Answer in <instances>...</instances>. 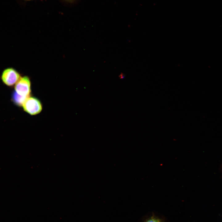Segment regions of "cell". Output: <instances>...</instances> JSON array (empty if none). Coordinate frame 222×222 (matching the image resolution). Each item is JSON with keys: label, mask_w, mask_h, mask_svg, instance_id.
<instances>
[{"label": "cell", "mask_w": 222, "mask_h": 222, "mask_svg": "<svg viewBox=\"0 0 222 222\" xmlns=\"http://www.w3.org/2000/svg\"><path fill=\"white\" fill-rule=\"evenodd\" d=\"M21 77L20 74L15 69L12 67H9L3 71L1 79L6 85L12 87L16 84Z\"/></svg>", "instance_id": "6da1fadb"}, {"label": "cell", "mask_w": 222, "mask_h": 222, "mask_svg": "<svg viewBox=\"0 0 222 222\" xmlns=\"http://www.w3.org/2000/svg\"><path fill=\"white\" fill-rule=\"evenodd\" d=\"M22 106L24 111L31 115H35L39 113L42 109L40 101L34 97H28Z\"/></svg>", "instance_id": "7a4b0ae2"}, {"label": "cell", "mask_w": 222, "mask_h": 222, "mask_svg": "<svg viewBox=\"0 0 222 222\" xmlns=\"http://www.w3.org/2000/svg\"><path fill=\"white\" fill-rule=\"evenodd\" d=\"M31 83L27 76L21 77L15 84L14 91L18 94L23 97H29L31 92Z\"/></svg>", "instance_id": "3957f363"}, {"label": "cell", "mask_w": 222, "mask_h": 222, "mask_svg": "<svg viewBox=\"0 0 222 222\" xmlns=\"http://www.w3.org/2000/svg\"><path fill=\"white\" fill-rule=\"evenodd\" d=\"M27 98L18 94L14 91L12 92L11 96L12 101L15 105L19 106H22L23 103Z\"/></svg>", "instance_id": "277c9868"}, {"label": "cell", "mask_w": 222, "mask_h": 222, "mask_svg": "<svg viewBox=\"0 0 222 222\" xmlns=\"http://www.w3.org/2000/svg\"><path fill=\"white\" fill-rule=\"evenodd\" d=\"M144 222H165L164 220L156 216L154 214L146 219Z\"/></svg>", "instance_id": "5b68a950"}, {"label": "cell", "mask_w": 222, "mask_h": 222, "mask_svg": "<svg viewBox=\"0 0 222 222\" xmlns=\"http://www.w3.org/2000/svg\"><path fill=\"white\" fill-rule=\"evenodd\" d=\"M125 77V75L122 73H121L119 76V77L120 79H123Z\"/></svg>", "instance_id": "8992f818"}, {"label": "cell", "mask_w": 222, "mask_h": 222, "mask_svg": "<svg viewBox=\"0 0 222 222\" xmlns=\"http://www.w3.org/2000/svg\"><path fill=\"white\" fill-rule=\"evenodd\" d=\"M69 2H72L74 1L75 0H65Z\"/></svg>", "instance_id": "52a82bcc"}, {"label": "cell", "mask_w": 222, "mask_h": 222, "mask_svg": "<svg viewBox=\"0 0 222 222\" xmlns=\"http://www.w3.org/2000/svg\"><path fill=\"white\" fill-rule=\"evenodd\" d=\"M24 0L25 1H33V0Z\"/></svg>", "instance_id": "ba28073f"}]
</instances>
